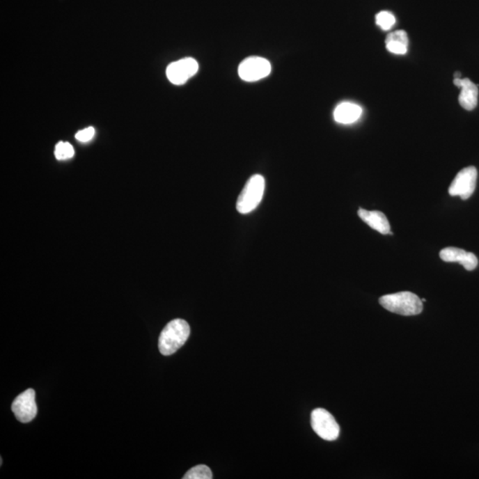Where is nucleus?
I'll return each instance as SVG.
<instances>
[{"label":"nucleus","instance_id":"dca6fc26","mask_svg":"<svg viewBox=\"0 0 479 479\" xmlns=\"http://www.w3.org/2000/svg\"><path fill=\"white\" fill-rule=\"evenodd\" d=\"M390 41L399 42V43H402L409 47V37L405 31H397L388 34L385 43Z\"/></svg>","mask_w":479,"mask_h":479},{"label":"nucleus","instance_id":"f03ea898","mask_svg":"<svg viewBox=\"0 0 479 479\" xmlns=\"http://www.w3.org/2000/svg\"><path fill=\"white\" fill-rule=\"evenodd\" d=\"M379 303L384 309L403 316L418 315L423 312V301L417 295L409 291L385 295Z\"/></svg>","mask_w":479,"mask_h":479},{"label":"nucleus","instance_id":"2eb2a0df","mask_svg":"<svg viewBox=\"0 0 479 479\" xmlns=\"http://www.w3.org/2000/svg\"><path fill=\"white\" fill-rule=\"evenodd\" d=\"M54 155L58 160H65L73 157L75 151L69 142L60 141L55 147Z\"/></svg>","mask_w":479,"mask_h":479},{"label":"nucleus","instance_id":"f8f14e48","mask_svg":"<svg viewBox=\"0 0 479 479\" xmlns=\"http://www.w3.org/2000/svg\"><path fill=\"white\" fill-rule=\"evenodd\" d=\"M362 114V109L352 102H343L336 107L334 118L339 124L349 125L357 121Z\"/></svg>","mask_w":479,"mask_h":479},{"label":"nucleus","instance_id":"423d86ee","mask_svg":"<svg viewBox=\"0 0 479 479\" xmlns=\"http://www.w3.org/2000/svg\"><path fill=\"white\" fill-rule=\"evenodd\" d=\"M272 67L265 58L249 57L242 61L238 68L240 77L246 82H255L269 76Z\"/></svg>","mask_w":479,"mask_h":479},{"label":"nucleus","instance_id":"ddd939ff","mask_svg":"<svg viewBox=\"0 0 479 479\" xmlns=\"http://www.w3.org/2000/svg\"><path fill=\"white\" fill-rule=\"evenodd\" d=\"M184 479H212V472L208 466L197 465L189 469L183 477Z\"/></svg>","mask_w":479,"mask_h":479},{"label":"nucleus","instance_id":"0eeeda50","mask_svg":"<svg viewBox=\"0 0 479 479\" xmlns=\"http://www.w3.org/2000/svg\"><path fill=\"white\" fill-rule=\"evenodd\" d=\"M36 393L33 389H28L15 398L12 405V410L16 419L21 423L31 422L37 416L38 407L35 401Z\"/></svg>","mask_w":479,"mask_h":479},{"label":"nucleus","instance_id":"4468645a","mask_svg":"<svg viewBox=\"0 0 479 479\" xmlns=\"http://www.w3.org/2000/svg\"><path fill=\"white\" fill-rule=\"evenodd\" d=\"M375 22H377V24L379 26L382 30L389 31L393 27L395 22H396V19H395V16L391 13L382 11L375 16Z\"/></svg>","mask_w":479,"mask_h":479},{"label":"nucleus","instance_id":"9b49d317","mask_svg":"<svg viewBox=\"0 0 479 479\" xmlns=\"http://www.w3.org/2000/svg\"><path fill=\"white\" fill-rule=\"evenodd\" d=\"M358 215L366 224L370 226L375 231L379 232L382 235L390 234V223L383 212L361 208L359 210Z\"/></svg>","mask_w":479,"mask_h":479},{"label":"nucleus","instance_id":"7ed1b4c3","mask_svg":"<svg viewBox=\"0 0 479 479\" xmlns=\"http://www.w3.org/2000/svg\"><path fill=\"white\" fill-rule=\"evenodd\" d=\"M265 187V180L262 175L256 174L251 176L238 196L236 203L238 212L241 214H248L253 212L263 199Z\"/></svg>","mask_w":479,"mask_h":479},{"label":"nucleus","instance_id":"39448f33","mask_svg":"<svg viewBox=\"0 0 479 479\" xmlns=\"http://www.w3.org/2000/svg\"><path fill=\"white\" fill-rule=\"evenodd\" d=\"M478 171L474 166L466 167L456 175L449 187V195L467 200L473 195L477 185Z\"/></svg>","mask_w":479,"mask_h":479},{"label":"nucleus","instance_id":"6e6552de","mask_svg":"<svg viewBox=\"0 0 479 479\" xmlns=\"http://www.w3.org/2000/svg\"><path fill=\"white\" fill-rule=\"evenodd\" d=\"M198 63L193 58L174 61L167 67L166 75L168 79L174 85L180 86L185 84L191 77L196 75L198 71Z\"/></svg>","mask_w":479,"mask_h":479},{"label":"nucleus","instance_id":"6ab92c4d","mask_svg":"<svg viewBox=\"0 0 479 479\" xmlns=\"http://www.w3.org/2000/svg\"><path fill=\"white\" fill-rule=\"evenodd\" d=\"M455 79H461V73L460 72H456L455 74Z\"/></svg>","mask_w":479,"mask_h":479},{"label":"nucleus","instance_id":"f257e3e1","mask_svg":"<svg viewBox=\"0 0 479 479\" xmlns=\"http://www.w3.org/2000/svg\"><path fill=\"white\" fill-rule=\"evenodd\" d=\"M190 336V327L186 320L175 319L164 327L159 336L158 347L162 354L169 356L182 347Z\"/></svg>","mask_w":479,"mask_h":479},{"label":"nucleus","instance_id":"9d476101","mask_svg":"<svg viewBox=\"0 0 479 479\" xmlns=\"http://www.w3.org/2000/svg\"><path fill=\"white\" fill-rule=\"evenodd\" d=\"M454 84L462 88L459 103L466 110H472L478 105V86L469 79H455Z\"/></svg>","mask_w":479,"mask_h":479},{"label":"nucleus","instance_id":"f3484780","mask_svg":"<svg viewBox=\"0 0 479 479\" xmlns=\"http://www.w3.org/2000/svg\"><path fill=\"white\" fill-rule=\"evenodd\" d=\"M386 48L388 51L395 54H405L407 51V45L395 41L387 42Z\"/></svg>","mask_w":479,"mask_h":479},{"label":"nucleus","instance_id":"20e7f679","mask_svg":"<svg viewBox=\"0 0 479 479\" xmlns=\"http://www.w3.org/2000/svg\"><path fill=\"white\" fill-rule=\"evenodd\" d=\"M311 423L317 435L327 441L338 439L340 427L334 416L323 409H316L311 414Z\"/></svg>","mask_w":479,"mask_h":479},{"label":"nucleus","instance_id":"a211bd4d","mask_svg":"<svg viewBox=\"0 0 479 479\" xmlns=\"http://www.w3.org/2000/svg\"><path fill=\"white\" fill-rule=\"evenodd\" d=\"M95 130L93 127H88L79 131L76 134V139L80 142H88L95 137Z\"/></svg>","mask_w":479,"mask_h":479},{"label":"nucleus","instance_id":"1a4fd4ad","mask_svg":"<svg viewBox=\"0 0 479 479\" xmlns=\"http://www.w3.org/2000/svg\"><path fill=\"white\" fill-rule=\"evenodd\" d=\"M440 258L445 262H456L464 265L467 271L474 270L478 267V258L471 252H467L462 249L448 247L443 249L439 253Z\"/></svg>","mask_w":479,"mask_h":479}]
</instances>
